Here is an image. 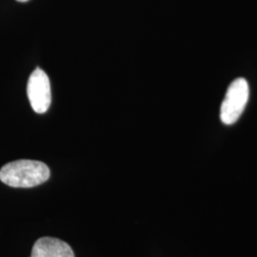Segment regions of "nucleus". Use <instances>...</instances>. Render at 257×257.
I'll return each instance as SVG.
<instances>
[{
    "label": "nucleus",
    "mask_w": 257,
    "mask_h": 257,
    "mask_svg": "<svg viewBox=\"0 0 257 257\" xmlns=\"http://www.w3.org/2000/svg\"><path fill=\"white\" fill-rule=\"evenodd\" d=\"M248 93L245 78H237L231 82L221 105L220 118L224 124L231 125L238 120L247 105Z\"/></svg>",
    "instance_id": "2"
},
{
    "label": "nucleus",
    "mask_w": 257,
    "mask_h": 257,
    "mask_svg": "<svg viewBox=\"0 0 257 257\" xmlns=\"http://www.w3.org/2000/svg\"><path fill=\"white\" fill-rule=\"evenodd\" d=\"M17 1H19V2H27L29 0H17Z\"/></svg>",
    "instance_id": "5"
},
{
    "label": "nucleus",
    "mask_w": 257,
    "mask_h": 257,
    "mask_svg": "<svg viewBox=\"0 0 257 257\" xmlns=\"http://www.w3.org/2000/svg\"><path fill=\"white\" fill-rule=\"evenodd\" d=\"M31 257H74L70 245L60 239L42 237L35 243Z\"/></svg>",
    "instance_id": "4"
},
{
    "label": "nucleus",
    "mask_w": 257,
    "mask_h": 257,
    "mask_svg": "<svg viewBox=\"0 0 257 257\" xmlns=\"http://www.w3.org/2000/svg\"><path fill=\"white\" fill-rule=\"evenodd\" d=\"M27 94L30 104L37 113H44L50 108L52 101L50 79L40 68H37L29 77Z\"/></svg>",
    "instance_id": "3"
},
{
    "label": "nucleus",
    "mask_w": 257,
    "mask_h": 257,
    "mask_svg": "<svg viewBox=\"0 0 257 257\" xmlns=\"http://www.w3.org/2000/svg\"><path fill=\"white\" fill-rule=\"evenodd\" d=\"M51 175L48 166L37 160L21 159L0 170V180L13 188H33L46 182Z\"/></svg>",
    "instance_id": "1"
}]
</instances>
